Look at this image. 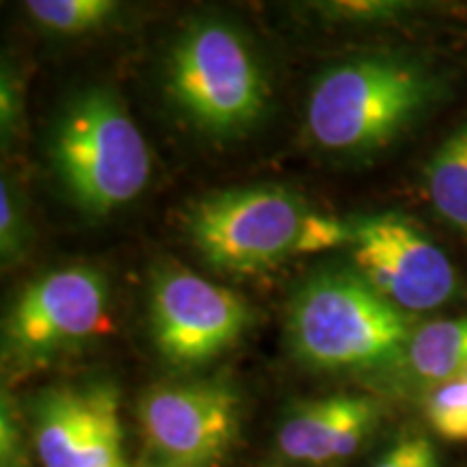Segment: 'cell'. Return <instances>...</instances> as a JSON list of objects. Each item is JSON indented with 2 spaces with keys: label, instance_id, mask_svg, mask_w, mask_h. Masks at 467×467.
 Here are the masks:
<instances>
[{
  "label": "cell",
  "instance_id": "4",
  "mask_svg": "<svg viewBox=\"0 0 467 467\" xmlns=\"http://www.w3.org/2000/svg\"><path fill=\"white\" fill-rule=\"evenodd\" d=\"M411 334L407 314L355 271L323 273L292 303V347L318 368L385 364L402 355Z\"/></svg>",
  "mask_w": 467,
  "mask_h": 467
},
{
  "label": "cell",
  "instance_id": "10",
  "mask_svg": "<svg viewBox=\"0 0 467 467\" xmlns=\"http://www.w3.org/2000/svg\"><path fill=\"white\" fill-rule=\"evenodd\" d=\"M35 446L44 467H121L119 405L110 389H61L37 407Z\"/></svg>",
  "mask_w": 467,
  "mask_h": 467
},
{
  "label": "cell",
  "instance_id": "3",
  "mask_svg": "<svg viewBox=\"0 0 467 467\" xmlns=\"http://www.w3.org/2000/svg\"><path fill=\"white\" fill-rule=\"evenodd\" d=\"M50 156L69 197L89 214L130 203L151 173L141 130L107 89L85 91L67 104L52 132Z\"/></svg>",
  "mask_w": 467,
  "mask_h": 467
},
{
  "label": "cell",
  "instance_id": "15",
  "mask_svg": "<svg viewBox=\"0 0 467 467\" xmlns=\"http://www.w3.org/2000/svg\"><path fill=\"white\" fill-rule=\"evenodd\" d=\"M433 431L448 441H467V377L443 383L426 405Z\"/></svg>",
  "mask_w": 467,
  "mask_h": 467
},
{
  "label": "cell",
  "instance_id": "13",
  "mask_svg": "<svg viewBox=\"0 0 467 467\" xmlns=\"http://www.w3.org/2000/svg\"><path fill=\"white\" fill-rule=\"evenodd\" d=\"M344 399L347 396L317 400L285 420L277 435L279 451L299 463H331Z\"/></svg>",
  "mask_w": 467,
  "mask_h": 467
},
{
  "label": "cell",
  "instance_id": "9",
  "mask_svg": "<svg viewBox=\"0 0 467 467\" xmlns=\"http://www.w3.org/2000/svg\"><path fill=\"white\" fill-rule=\"evenodd\" d=\"M148 446L171 467H210L238 431V399L219 383L162 385L139 409Z\"/></svg>",
  "mask_w": 467,
  "mask_h": 467
},
{
  "label": "cell",
  "instance_id": "17",
  "mask_svg": "<svg viewBox=\"0 0 467 467\" xmlns=\"http://www.w3.org/2000/svg\"><path fill=\"white\" fill-rule=\"evenodd\" d=\"M0 241H3V255L14 258L20 254L22 244V221L17 213V203L9 184L0 186Z\"/></svg>",
  "mask_w": 467,
  "mask_h": 467
},
{
  "label": "cell",
  "instance_id": "7",
  "mask_svg": "<svg viewBox=\"0 0 467 467\" xmlns=\"http://www.w3.org/2000/svg\"><path fill=\"white\" fill-rule=\"evenodd\" d=\"M150 323L156 348L171 364L214 359L251 323L247 301L186 268H165L151 282Z\"/></svg>",
  "mask_w": 467,
  "mask_h": 467
},
{
  "label": "cell",
  "instance_id": "6",
  "mask_svg": "<svg viewBox=\"0 0 467 467\" xmlns=\"http://www.w3.org/2000/svg\"><path fill=\"white\" fill-rule=\"evenodd\" d=\"M348 249L355 273L405 314L446 306L459 290L446 251L402 214L358 219L350 225Z\"/></svg>",
  "mask_w": 467,
  "mask_h": 467
},
{
  "label": "cell",
  "instance_id": "5",
  "mask_svg": "<svg viewBox=\"0 0 467 467\" xmlns=\"http://www.w3.org/2000/svg\"><path fill=\"white\" fill-rule=\"evenodd\" d=\"M167 89L186 119L213 137L247 130L268 100L258 57L247 39L223 22H197L175 39Z\"/></svg>",
  "mask_w": 467,
  "mask_h": 467
},
{
  "label": "cell",
  "instance_id": "1",
  "mask_svg": "<svg viewBox=\"0 0 467 467\" xmlns=\"http://www.w3.org/2000/svg\"><path fill=\"white\" fill-rule=\"evenodd\" d=\"M184 223L202 258L230 275H255L350 241V225L279 186L214 192L192 203Z\"/></svg>",
  "mask_w": 467,
  "mask_h": 467
},
{
  "label": "cell",
  "instance_id": "8",
  "mask_svg": "<svg viewBox=\"0 0 467 467\" xmlns=\"http://www.w3.org/2000/svg\"><path fill=\"white\" fill-rule=\"evenodd\" d=\"M109 288L100 271L69 266L46 273L25 288L7 320L9 350L22 361H44L100 334Z\"/></svg>",
  "mask_w": 467,
  "mask_h": 467
},
{
  "label": "cell",
  "instance_id": "11",
  "mask_svg": "<svg viewBox=\"0 0 467 467\" xmlns=\"http://www.w3.org/2000/svg\"><path fill=\"white\" fill-rule=\"evenodd\" d=\"M402 355L422 383L440 388L467 377V317L418 327Z\"/></svg>",
  "mask_w": 467,
  "mask_h": 467
},
{
  "label": "cell",
  "instance_id": "12",
  "mask_svg": "<svg viewBox=\"0 0 467 467\" xmlns=\"http://www.w3.org/2000/svg\"><path fill=\"white\" fill-rule=\"evenodd\" d=\"M424 184L435 213L467 234V121L448 134L431 156Z\"/></svg>",
  "mask_w": 467,
  "mask_h": 467
},
{
  "label": "cell",
  "instance_id": "2",
  "mask_svg": "<svg viewBox=\"0 0 467 467\" xmlns=\"http://www.w3.org/2000/svg\"><path fill=\"white\" fill-rule=\"evenodd\" d=\"M437 98V78L399 55L337 63L309 93L307 132L318 148L370 154L399 139Z\"/></svg>",
  "mask_w": 467,
  "mask_h": 467
},
{
  "label": "cell",
  "instance_id": "14",
  "mask_svg": "<svg viewBox=\"0 0 467 467\" xmlns=\"http://www.w3.org/2000/svg\"><path fill=\"white\" fill-rule=\"evenodd\" d=\"M26 11L48 31L78 35L102 26L115 14L117 5L110 0H31Z\"/></svg>",
  "mask_w": 467,
  "mask_h": 467
},
{
  "label": "cell",
  "instance_id": "16",
  "mask_svg": "<svg viewBox=\"0 0 467 467\" xmlns=\"http://www.w3.org/2000/svg\"><path fill=\"white\" fill-rule=\"evenodd\" d=\"M375 467H440V459L429 437L411 433L402 435L389 451H385Z\"/></svg>",
  "mask_w": 467,
  "mask_h": 467
}]
</instances>
